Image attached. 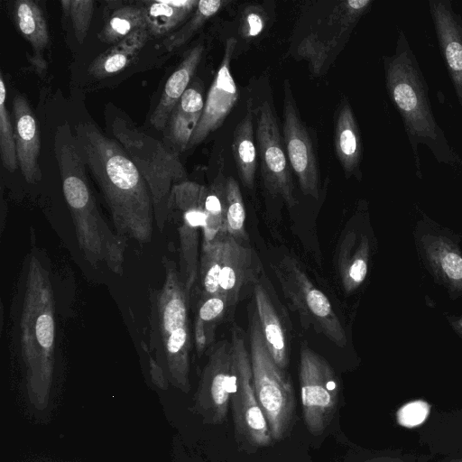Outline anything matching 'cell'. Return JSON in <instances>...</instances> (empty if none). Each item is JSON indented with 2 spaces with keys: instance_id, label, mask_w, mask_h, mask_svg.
Wrapping results in <instances>:
<instances>
[{
  "instance_id": "obj_23",
  "label": "cell",
  "mask_w": 462,
  "mask_h": 462,
  "mask_svg": "<svg viewBox=\"0 0 462 462\" xmlns=\"http://www.w3.org/2000/svg\"><path fill=\"white\" fill-rule=\"evenodd\" d=\"M334 147L336 156L347 177L360 173L362 143L351 106L342 101L335 120Z\"/></svg>"
},
{
  "instance_id": "obj_25",
  "label": "cell",
  "mask_w": 462,
  "mask_h": 462,
  "mask_svg": "<svg viewBox=\"0 0 462 462\" xmlns=\"http://www.w3.org/2000/svg\"><path fill=\"white\" fill-rule=\"evenodd\" d=\"M146 27L150 37H162L182 23L199 4L197 0L142 1Z\"/></svg>"
},
{
  "instance_id": "obj_26",
  "label": "cell",
  "mask_w": 462,
  "mask_h": 462,
  "mask_svg": "<svg viewBox=\"0 0 462 462\" xmlns=\"http://www.w3.org/2000/svg\"><path fill=\"white\" fill-rule=\"evenodd\" d=\"M149 38L147 28L129 34L97 57L90 64L88 72L103 79L121 71L136 57Z\"/></svg>"
},
{
  "instance_id": "obj_2",
  "label": "cell",
  "mask_w": 462,
  "mask_h": 462,
  "mask_svg": "<svg viewBox=\"0 0 462 462\" xmlns=\"http://www.w3.org/2000/svg\"><path fill=\"white\" fill-rule=\"evenodd\" d=\"M11 313L10 346L25 366L32 384L51 381L58 349V323L49 272L31 254Z\"/></svg>"
},
{
  "instance_id": "obj_15",
  "label": "cell",
  "mask_w": 462,
  "mask_h": 462,
  "mask_svg": "<svg viewBox=\"0 0 462 462\" xmlns=\"http://www.w3.org/2000/svg\"><path fill=\"white\" fill-rule=\"evenodd\" d=\"M256 139L265 188L272 195L282 197L289 207H294L297 200L288 158L282 143L277 119L267 101L259 107Z\"/></svg>"
},
{
  "instance_id": "obj_5",
  "label": "cell",
  "mask_w": 462,
  "mask_h": 462,
  "mask_svg": "<svg viewBox=\"0 0 462 462\" xmlns=\"http://www.w3.org/2000/svg\"><path fill=\"white\" fill-rule=\"evenodd\" d=\"M396 53L385 61L386 88L400 112L417 158V144L427 145L439 162L456 161L437 125L428 88L408 42L401 33Z\"/></svg>"
},
{
  "instance_id": "obj_34",
  "label": "cell",
  "mask_w": 462,
  "mask_h": 462,
  "mask_svg": "<svg viewBox=\"0 0 462 462\" xmlns=\"http://www.w3.org/2000/svg\"><path fill=\"white\" fill-rule=\"evenodd\" d=\"M6 89L3 74H0V155L3 166L13 172L17 169L18 159L9 112L5 105Z\"/></svg>"
},
{
  "instance_id": "obj_35",
  "label": "cell",
  "mask_w": 462,
  "mask_h": 462,
  "mask_svg": "<svg viewBox=\"0 0 462 462\" xmlns=\"http://www.w3.org/2000/svg\"><path fill=\"white\" fill-rule=\"evenodd\" d=\"M63 16L71 19L77 41L82 43L87 36L94 12L92 0L60 1Z\"/></svg>"
},
{
  "instance_id": "obj_6",
  "label": "cell",
  "mask_w": 462,
  "mask_h": 462,
  "mask_svg": "<svg viewBox=\"0 0 462 462\" xmlns=\"http://www.w3.org/2000/svg\"><path fill=\"white\" fill-rule=\"evenodd\" d=\"M106 120L112 136L143 177L152 196L156 226L162 231L168 221L171 189L188 180L179 154L137 129L116 107L106 109Z\"/></svg>"
},
{
  "instance_id": "obj_36",
  "label": "cell",
  "mask_w": 462,
  "mask_h": 462,
  "mask_svg": "<svg viewBox=\"0 0 462 462\" xmlns=\"http://www.w3.org/2000/svg\"><path fill=\"white\" fill-rule=\"evenodd\" d=\"M265 16L262 8L258 6H248L244 14L240 32L245 38L258 36L264 29Z\"/></svg>"
},
{
  "instance_id": "obj_31",
  "label": "cell",
  "mask_w": 462,
  "mask_h": 462,
  "mask_svg": "<svg viewBox=\"0 0 462 462\" xmlns=\"http://www.w3.org/2000/svg\"><path fill=\"white\" fill-rule=\"evenodd\" d=\"M147 28L143 10L140 4L117 7L108 17L99 39L106 43L116 44L129 34Z\"/></svg>"
},
{
  "instance_id": "obj_28",
  "label": "cell",
  "mask_w": 462,
  "mask_h": 462,
  "mask_svg": "<svg viewBox=\"0 0 462 462\" xmlns=\"http://www.w3.org/2000/svg\"><path fill=\"white\" fill-rule=\"evenodd\" d=\"M226 178L219 171L208 186L204 205V226L201 248L212 245L227 235L226 229Z\"/></svg>"
},
{
  "instance_id": "obj_33",
  "label": "cell",
  "mask_w": 462,
  "mask_h": 462,
  "mask_svg": "<svg viewBox=\"0 0 462 462\" xmlns=\"http://www.w3.org/2000/svg\"><path fill=\"white\" fill-rule=\"evenodd\" d=\"M226 229L238 242L249 244L243 196L233 177H227L226 181Z\"/></svg>"
},
{
  "instance_id": "obj_20",
  "label": "cell",
  "mask_w": 462,
  "mask_h": 462,
  "mask_svg": "<svg viewBox=\"0 0 462 462\" xmlns=\"http://www.w3.org/2000/svg\"><path fill=\"white\" fill-rule=\"evenodd\" d=\"M255 311L263 337L276 365L286 372L289 365L287 336L270 293L259 279L253 287Z\"/></svg>"
},
{
  "instance_id": "obj_4",
  "label": "cell",
  "mask_w": 462,
  "mask_h": 462,
  "mask_svg": "<svg viewBox=\"0 0 462 462\" xmlns=\"http://www.w3.org/2000/svg\"><path fill=\"white\" fill-rule=\"evenodd\" d=\"M164 280L151 300V346L159 365L180 388H189L192 347L189 319V292L174 261L163 257Z\"/></svg>"
},
{
  "instance_id": "obj_7",
  "label": "cell",
  "mask_w": 462,
  "mask_h": 462,
  "mask_svg": "<svg viewBox=\"0 0 462 462\" xmlns=\"http://www.w3.org/2000/svg\"><path fill=\"white\" fill-rule=\"evenodd\" d=\"M248 349L257 401L273 440L280 441L294 420V388L286 372L276 365L268 352L255 310L250 313Z\"/></svg>"
},
{
  "instance_id": "obj_22",
  "label": "cell",
  "mask_w": 462,
  "mask_h": 462,
  "mask_svg": "<svg viewBox=\"0 0 462 462\" xmlns=\"http://www.w3.org/2000/svg\"><path fill=\"white\" fill-rule=\"evenodd\" d=\"M203 52L202 44L190 49L166 81L162 97L150 118L151 125L158 131H164L171 114L188 88Z\"/></svg>"
},
{
  "instance_id": "obj_11",
  "label": "cell",
  "mask_w": 462,
  "mask_h": 462,
  "mask_svg": "<svg viewBox=\"0 0 462 462\" xmlns=\"http://www.w3.org/2000/svg\"><path fill=\"white\" fill-rule=\"evenodd\" d=\"M371 4L370 0L336 2L313 23L300 42L297 53L307 60L314 76L320 75L337 57Z\"/></svg>"
},
{
  "instance_id": "obj_12",
  "label": "cell",
  "mask_w": 462,
  "mask_h": 462,
  "mask_svg": "<svg viewBox=\"0 0 462 462\" xmlns=\"http://www.w3.org/2000/svg\"><path fill=\"white\" fill-rule=\"evenodd\" d=\"M207 189L208 186L186 180L172 187L168 204V220H173L179 236V272L189 294L199 278V245Z\"/></svg>"
},
{
  "instance_id": "obj_14",
  "label": "cell",
  "mask_w": 462,
  "mask_h": 462,
  "mask_svg": "<svg viewBox=\"0 0 462 462\" xmlns=\"http://www.w3.org/2000/svg\"><path fill=\"white\" fill-rule=\"evenodd\" d=\"M233 378L232 343L222 340L208 355L195 396L197 411L206 422L217 425L226 420Z\"/></svg>"
},
{
  "instance_id": "obj_32",
  "label": "cell",
  "mask_w": 462,
  "mask_h": 462,
  "mask_svg": "<svg viewBox=\"0 0 462 462\" xmlns=\"http://www.w3.org/2000/svg\"><path fill=\"white\" fill-rule=\"evenodd\" d=\"M225 5L221 0H200L188 21L177 31L171 32L157 47L171 51L185 44L203 24L215 15Z\"/></svg>"
},
{
  "instance_id": "obj_9",
  "label": "cell",
  "mask_w": 462,
  "mask_h": 462,
  "mask_svg": "<svg viewBox=\"0 0 462 462\" xmlns=\"http://www.w3.org/2000/svg\"><path fill=\"white\" fill-rule=\"evenodd\" d=\"M283 295L307 328H313L340 347L346 345L345 328L329 299L319 290L299 262L288 255L273 265Z\"/></svg>"
},
{
  "instance_id": "obj_39",
  "label": "cell",
  "mask_w": 462,
  "mask_h": 462,
  "mask_svg": "<svg viewBox=\"0 0 462 462\" xmlns=\"http://www.w3.org/2000/svg\"><path fill=\"white\" fill-rule=\"evenodd\" d=\"M28 60L32 63L36 72L39 75L43 76L47 69V62L44 60L43 56H34L32 54L29 56Z\"/></svg>"
},
{
  "instance_id": "obj_13",
  "label": "cell",
  "mask_w": 462,
  "mask_h": 462,
  "mask_svg": "<svg viewBox=\"0 0 462 462\" xmlns=\"http://www.w3.org/2000/svg\"><path fill=\"white\" fill-rule=\"evenodd\" d=\"M299 380L305 425L311 434L319 435L334 419L340 384L328 362L306 342L300 349Z\"/></svg>"
},
{
  "instance_id": "obj_19",
  "label": "cell",
  "mask_w": 462,
  "mask_h": 462,
  "mask_svg": "<svg viewBox=\"0 0 462 462\" xmlns=\"http://www.w3.org/2000/svg\"><path fill=\"white\" fill-rule=\"evenodd\" d=\"M18 164L28 183H36L42 173L38 163L40 138L37 121L28 101L16 95L12 101Z\"/></svg>"
},
{
  "instance_id": "obj_29",
  "label": "cell",
  "mask_w": 462,
  "mask_h": 462,
  "mask_svg": "<svg viewBox=\"0 0 462 462\" xmlns=\"http://www.w3.org/2000/svg\"><path fill=\"white\" fill-rule=\"evenodd\" d=\"M228 309L220 295L200 296L193 326V337L199 356L212 344L217 326Z\"/></svg>"
},
{
  "instance_id": "obj_38",
  "label": "cell",
  "mask_w": 462,
  "mask_h": 462,
  "mask_svg": "<svg viewBox=\"0 0 462 462\" xmlns=\"http://www.w3.org/2000/svg\"><path fill=\"white\" fill-rule=\"evenodd\" d=\"M439 264L445 274L456 282L462 281V258L450 250H443L439 255Z\"/></svg>"
},
{
  "instance_id": "obj_3",
  "label": "cell",
  "mask_w": 462,
  "mask_h": 462,
  "mask_svg": "<svg viewBox=\"0 0 462 462\" xmlns=\"http://www.w3.org/2000/svg\"><path fill=\"white\" fill-rule=\"evenodd\" d=\"M53 146L80 250L92 265L105 264L113 273L122 274L125 238L116 234L99 212L88 181L86 165L67 122L57 127Z\"/></svg>"
},
{
  "instance_id": "obj_16",
  "label": "cell",
  "mask_w": 462,
  "mask_h": 462,
  "mask_svg": "<svg viewBox=\"0 0 462 462\" xmlns=\"http://www.w3.org/2000/svg\"><path fill=\"white\" fill-rule=\"evenodd\" d=\"M283 141L287 158L304 195L319 197V172L309 132L299 116L288 81L284 82Z\"/></svg>"
},
{
  "instance_id": "obj_30",
  "label": "cell",
  "mask_w": 462,
  "mask_h": 462,
  "mask_svg": "<svg viewBox=\"0 0 462 462\" xmlns=\"http://www.w3.org/2000/svg\"><path fill=\"white\" fill-rule=\"evenodd\" d=\"M14 18L21 33L31 43L32 55L42 56V51L49 44L50 35L40 6L32 0L16 1Z\"/></svg>"
},
{
  "instance_id": "obj_21",
  "label": "cell",
  "mask_w": 462,
  "mask_h": 462,
  "mask_svg": "<svg viewBox=\"0 0 462 462\" xmlns=\"http://www.w3.org/2000/svg\"><path fill=\"white\" fill-rule=\"evenodd\" d=\"M205 102L198 87L188 88L174 107L164 129L165 143L171 150H187L191 136L202 116Z\"/></svg>"
},
{
  "instance_id": "obj_18",
  "label": "cell",
  "mask_w": 462,
  "mask_h": 462,
  "mask_svg": "<svg viewBox=\"0 0 462 462\" xmlns=\"http://www.w3.org/2000/svg\"><path fill=\"white\" fill-rule=\"evenodd\" d=\"M443 59L462 106V20L448 1H430Z\"/></svg>"
},
{
  "instance_id": "obj_24",
  "label": "cell",
  "mask_w": 462,
  "mask_h": 462,
  "mask_svg": "<svg viewBox=\"0 0 462 462\" xmlns=\"http://www.w3.org/2000/svg\"><path fill=\"white\" fill-rule=\"evenodd\" d=\"M368 268V243L365 236L357 239L355 233L343 238L337 254V269L346 293L356 291L365 281Z\"/></svg>"
},
{
  "instance_id": "obj_10",
  "label": "cell",
  "mask_w": 462,
  "mask_h": 462,
  "mask_svg": "<svg viewBox=\"0 0 462 462\" xmlns=\"http://www.w3.org/2000/svg\"><path fill=\"white\" fill-rule=\"evenodd\" d=\"M233 349V391L230 398L237 440L243 446L259 448L273 443L269 426L257 401L249 349L242 328L231 329Z\"/></svg>"
},
{
  "instance_id": "obj_1",
  "label": "cell",
  "mask_w": 462,
  "mask_h": 462,
  "mask_svg": "<svg viewBox=\"0 0 462 462\" xmlns=\"http://www.w3.org/2000/svg\"><path fill=\"white\" fill-rule=\"evenodd\" d=\"M74 136L79 152L110 212L116 234L140 244L151 241L154 210L148 186L123 147L93 123L79 122Z\"/></svg>"
},
{
  "instance_id": "obj_8",
  "label": "cell",
  "mask_w": 462,
  "mask_h": 462,
  "mask_svg": "<svg viewBox=\"0 0 462 462\" xmlns=\"http://www.w3.org/2000/svg\"><path fill=\"white\" fill-rule=\"evenodd\" d=\"M260 262L249 244L229 235L201 248L199 266L200 296L220 295L234 307L244 290L260 279Z\"/></svg>"
},
{
  "instance_id": "obj_27",
  "label": "cell",
  "mask_w": 462,
  "mask_h": 462,
  "mask_svg": "<svg viewBox=\"0 0 462 462\" xmlns=\"http://www.w3.org/2000/svg\"><path fill=\"white\" fill-rule=\"evenodd\" d=\"M253 116L252 105L249 103L245 116L234 130L231 144L233 158L240 180L250 189L254 185L257 164Z\"/></svg>"
},
{
  "instance_id": "obj_37",
  "label": "cell",
  "mask_w": 462,
  "mask_h": 462,
  "mask_svg": "<svg viewBox=\"0 0 462 462\" xmlns=\"http://www.w3.org/2000/svg\"><path fill=\"white\" fill-rule=\"evenodd\" d=\"M429 412L427 403L418 401L406 404L398 412L399 422L406 427L420 424Z\"/></svg>"
},
{
  "instance_id": "obj_17",
  "label": "cell",
  "mask_w": 462,
  "mask_h": 462,
  "mask_svg": "<svg viewBox=\"0 0 462 462\" xmlns=\"http://www.w3.org/2000/svg\"><path fill=\"white\" fill-rule=\"evenodd\" d=\"M236 45V38L230 37L226 40L220 66L205 101L202 116L187 150L199 145L216 131L237 102L238 90L230 70Z\"/></svg>"
}]
</instances>
